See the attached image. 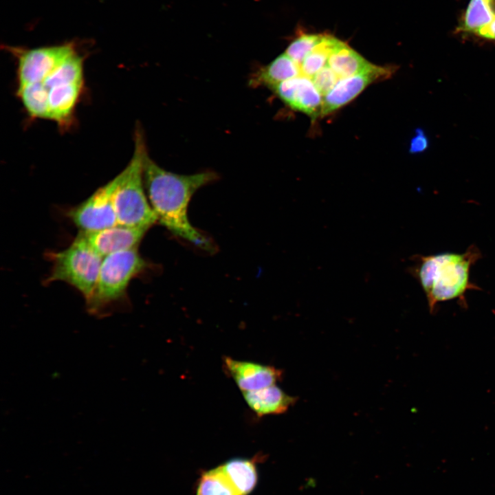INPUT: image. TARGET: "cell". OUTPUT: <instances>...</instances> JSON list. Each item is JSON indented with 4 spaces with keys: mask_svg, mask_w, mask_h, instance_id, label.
Here are the masks:
<instances>
[{
    "mask_svg": "<svg viewBox=\"0 0 495 495\" xmlns=\"http://www.w3.org/2000/svg\"><path fill=\"white\" fill-rule=\"evenodd\" d=\"M339 79L327 64L311 78L314 85L322 97L334 87Z\"/></svg>",
    "mask_w": 495,
    "mask_h": 495,
    "instance_id": "23",
    "label": "cell"
},
{
    "mask_svg": "<svg viewBox=\"0 0 495 495\" xmlns=\"http://www.w3.org/2000/svg\"><path fill=\"white\" fill-rule=\"evenodd\" d=\"M116 176L80 204L71 208L67 216L82 232H91L118 224L113 204Z\"/></svg>",
    "mask_w": 495,
    "mask_h": 495,
    "instance_id": "7",
    "label": "cell"
},
{
    "mask_svg": "<svg viewBox=\"0 0 495 495\" xmlns=\"http://www.w3.org/2000/svg\"><path fill=\"white\" fill-rule=\"evenodd\" d=\"M146 192L157 221L174 235L206 251H212V242L190 223L188 207L192 195L201 188L219 178L212 170L190 175L174 173L160 166L148 153L143 163Z\"/></svg>",
    "mask_w": 495,
    "mask_h": 495,
    "instance_id": "1",
    "label": "cell"
},
{
    "mask_svg": "<svg viewBox=\"0 0 495 495\" xmlns=\"http://www.w3.org/2000/svg\"><path fill=\"white\" fill-rule=\"evenodd\" d=\"M148 229L117 224L100 230L80 233L102 258L121 251L137 248Z\"/></svg>",
    "mask_w": 495,
    "mask_h": 495,
    "instance_id": "10",
    "label": "cell"
},
{
    "mask_svg": "<svg viewBox=\"0 0 495 495\" xmlns=\"http://www.w3.org/2000/svg\"><path fill=\"white\" fill-rule=\"evenodd\" d=\"M481 257L478 249L470 246L462 254L444 252L429 256L417 255L410 273L421 286L430 311L439 302L459 298L478 287L470 280L471 266Z\"/></svg>",
    "mask_w": 495,
    "mask_h": 495,
    "instance_id": "2",
    "label": "cell"
},
{
    "mask_svg": "<svg viewBox=\"0 0 495 495\" xmlns=\"http://www.w3.org/2000/svg\"><path fill=\"white\" fill-rule=\"evenodd\" d=\"M322 35L302 34L292 41L285 53L300 66L305 58L319 43Z\"/></svg>",
    "mask_w": 495,
    "mask_h": 495,
    "instance_id": "22",
    "label": "cell"
},
{
    "mask_svg": "<svg viewBox=\"0 0 495 495\" xmlns=\"http://www.w3.org/2000/svg\"><path fill=\"white\" fill-rule=\"evenodd\" d=\"M249 408L258 417L285 412L296 402V397L272 385L259 390L243 392Z\"/></svg>",
    "mask_w": 495,
    "mask_h": 495,
    "instance_id": "13",
    "label": "cell"
},
{
    "mask_svg": "<svg viewBox=\"0 0 495 495\" xmlns=\"http://www.w3.org/2000/svg\"><path fill=\"white\" fill-rule=\"evenodd\" d=\"M223 366L243 393L274 385L283 375L282 371L274 366L229 357L223 358Z\"/></svg>",
    "mask_w": 495,
    "mask_h": 495,
    "instance_id": "11",
    "label": "cell"
},
{
    "mask_svg": "<svg viewBox=\"0 0 495 495\" xmlns=\"http://www.w3.org/2000/svg\"><path fill=\"white\" fill-rule=\"evenodd\" d=\"M48 255L52 265L45 282L67 283L77 289L87 301L94 290L103 258L80 232L66 249Z\"/></svg>",
    "mask_w": 495,
    "mask_h": 495,
    "instance_id": "5",
    "label": "cell"
},
{
    "mask_svg": "<svg viewBox=\"0 0 495 495\" xmlns=\"http://www.w3.org/2000/svg\"><path fill=\"white\" fill-rule=\"evenodd\" d=\"M28 114L33 118H48V90L43 82H35L17 88Z\"/></svg>",
    "mask_w": 495,
    "mask_h": 495,
    "instance_id": "17",
    "label": "cell"
},
{
    "mask_svg": "<svg viewBox=\"0 0 495 495\" xmlns=\"http://www.w3.org/2000/svg\"><path fill=\"white\" fill-rule=\"evenodd\" d=\"M341 42L332 36L322 34L319 43L308 54L300 65L301 74L311 78L327 64L329 56Z\"/></svg>",
    "mask_w": 495,
    "mask_h": 495,
    "instance_id": "19",
    "label": "cell"
},
{
    "mask_svg": "<svg viewBox=\"0 0 495 495\" xmlns=\"http://www.w3.org/2000/svg\"><path fill=\"white\" fill-rule=\"evenodd\" d=\"M300 66L285 53L255 72L250 78L252 87L272 89L276 85L300 75Z\"/></svg>",
    "mask_w": 495,
    "mask_h": 495,
    "instance_id": "14",
    "label": "cell"
},
{
    "mask_svg": "<svg viewBox=\"0 0 495 495\" xmlns=\"http://www.w3.org/2000/svg\"><path fill=\"white\" fill-rule=\"evenodd\" d=\"M428 139L424 131L417 129L415 135L410 140L409 152L412 154L421 153L428 147Z\"/></svg>",
    "mask_w": 495,
    "mask_h": 495,
    "instance_id": "24",
    "label": "cell"
},
{
    "mask_svg": "<svg viewBox=\"0 0 495 495\" xmlns=\"http://www.w3.org/2000/svg\"><path fill=\"white\" fill-rule=\"evenodd\" d=\"M221 466L241 495H247L254 488L257 472L253 461L236 458Z\"/></svg>",
    "mask_w": 495,
    "mask_h": 495,
    "instance_id": "16",
    "label": "cell"
},
{
    "mask_svg": "<svg viewBox=\"0 0 495 495\" xmlns=\"http://www.w3.org/2000/svg\"><path fill=\"white\" fill-rule=\"evenodd\" d=\"M147 153L144 134L138 126L135 131L133 156L125 168L116 175L113 204L118 224L148 230L157 221L144 184L143 163Z\"/></svg>",
    "mask_w": 495,
    "mask_h": 495,
    "instance_id": "3",
    "label": "cell"
},
{
    "mask_svg": "<svg viewBox=\"0 0 495 495\" xmlns=\"http://www.w3.org/2000/svg\"><path fill=\"white\" fill-rule=\"evenodd\" d=\"M327 65L340 79L366 71L374 65L342 41L329 56Z\"/></svg>",
    "mask_w": 495,
    "mask_h": 495,
    "instance_id": "15",
    "label": "cell"
},
{
    "mask_svg": "<svg viewBox=\"0 0 495 495\" xmlns=\"http://www.w3.org/2000/svg\"><path fill=\"white\" fill-rule=\"evenodd\" d=\"M393 67L373 65L360 74L339 79L334 87L322 97L320 116H324L346 104L371 83L390 77Z\"/></svg>",
    "mask_w": 495,
    "mask_h": 495,
    "instance_id": "8",
    "label": "cell"
},
{
    "mask_svg": "<svg viewBox=\"0 0 495 495\" xmlns=\"http://www.w3.org/2000/svg\"><path fill=\"white\" fill-rule=\"evenodd\" d=\"M83 83L63 84L48 89V118L62 128L72 122Z\"/></svg>",
    "mask_w": 495,
    "mask_h": 495,
    "instance_id": "12",
    "label": "cell"
},
{
    "mask_svg": "<svg viewBox=\"0 0 495 495\" xmlns=\"http://www.w3.org/2000/svg\"><path fill=\"white\" fill-rule=\"evenodd\" d=\"M83 57L76 51L43 81L44 85L48 89L63 84L83 83Z\"/></svg>",
    "mask_w": 495,
    "mask_h": 495,
    "instance_id": "18",
    "label": "cell"
},
{
    "mask_svg": "<svg viewBox=\"0 0 495 495\" xmlns=\"http://www.w3.org/2000/svg\"><path fill=\"white\" fill-rule=\"evenodd\" d=\"M147 267L138 248L104 257L93 294L86 301L88 313L98 317L109 314L111 307L126 298L132 279Z\"/></svg>",
    "mask_w": 495,
    "mask_h": 495,
    "instance_id": "4",
    "label": "cell"
},
{
    "mask_svg": "<svg viewBox=\"0 0 495 495\" xmlns=\"http://www.w3.org/2000/svg\"><path fill=\"white\" fill-rule=\"evenodd\" d=\"M9 50L17 62L18 87L43 82L76 51L72 43L32 49L10 47Z\"/></svg>",
    "mask_w": 495,
    "mask_h": 495,
    "instance_id": "6",
    "label": "cell"
},
{
    "mask_svg": "<svg viewBox=\"0 0 495 495\" xmlns=\"http://www.w3.org/2000/svg\"><path fill=\"white\" fill-rule=\"evenodd\" d=\"M476 36L491 41H495V19L487 26L481 30Z\"/></svg>",
    "mask_w": 495,
    "mask_h": 495,
    "instance_id": "25",
    "label": "cell"
},
{
    "mask_svg": "<svg viewBox=\"0 0 495 495\" xmlns=\"http://www.w3.org/2000/svg\"><path fill=\"white\" fill-rule=\"evenodd\" d=\"M292 109L315 118L320 116L322 96L311 78L304 75L283 81L271 89Z\"/></svg>",
    "mask_w": 495,
    "mask_h": 495,
    "instance_id": "9",
    "label": "cell"
},
{
    "mask_svg": "<svg viewBox=\"0 0 495 495\" xmlns=\"http://www.w3.org/2000/svg\"><path fill=\"white\" fill-rule=\"evenodd\" d=\"M197 495H241L221 466L204 472L198 483Z\"/></svg>",
    "mask_w": 495,
    "mask_h": 495,
    "instance_id": "21",
    "label": "cell"
},
{
    "mask_svg": "<svg viewBox=\"0 0 495 495\" xmlns=\"http://www.w3.org/2000/svg\"><path fill=\"white\" fill-rule=\"evenodd\" d=\"M493 20V14L486 0H470L456 32L476 35Z\"/></svg>",
    "mask_w": 495,
    "mask_h": 495,
    "instance_id": "20",
    "label": "cell"
}]
</instances>
